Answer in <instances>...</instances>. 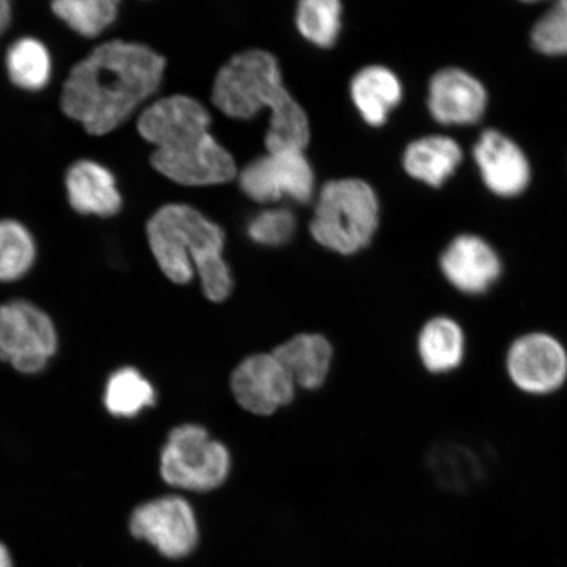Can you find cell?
<instances>
[{
	"instance_id": "1",
	"label": "cell",
	"mask_w": 567,
	"mask_h": 567,
	"mask_svg": "<svg viewBox=\"0 0 567 567\" xmlns=\"http://www.w3.org/2000/svg\"><path fill=\"white\" fill-rule=\"evenodd\" d=\"M166 61L134 42L110 41L70 71L61 109L94 136L115 131L161 86Z\"/></svg>"
},
{
	"instance_id": "2",
	"label": "cell",
	"mask_w": 567,
	"mask_h": 567,
	"mask_svg": "<svg viewBox=\"0 0 567 567\" xmlns=\"http://www.w3.org/2000/svg\"><path fill=\"white\" fill-rule=\"evenodd\" d=\"M210 116L193 97L161 99L142 113L138 132L155 146L152 165L183 186H215L233 179L236 162L209 131Z\"/></svg>"
},
{
	"instance_id": "3",
	"label": "cell",
	"mask_w": 567,
	"mask_h": 567,
	"mask_svg": "<svg viewBox=\"0 0 567 567\" xmlns=\"http://www.w3.org/2000/svg\"><path fill=\"white\" fill-rule=\"evenodd\" d=\"M148 247L155 264L176 286L200 280L212 302H224L233 293L234 279L225 259V233L186 204H167L148 219Z\"/></svg>"
},
{
	"instance_id": "4",
	"label": "cell",
	"mask_w": 567,
	"mask_h": 567,
	"mask_svg": "<svg viewBox=\"0 0 567 567\" xmlns=\"http://www.w3.org/2000/svg\"><path fill=\"white\" fill-rule=\"evenodd\" d=\"M213 102L226 116L248 120L271 111L268 152L302 151L310 137L307 113L281 82L279 63L264 51L240 53L219 70Z\"/></svg>"
},
{
	"instance_id": "5",
	"label": "cell",
	"mask_w": 567,
	"mask_h": 567,
	"mask_svg": "<svg viewBox=\"0 0 567 567\" xmlns=\"http://www.w3.org/2000/svg\"><path fill=\"white\" fill-rule=\"evenodd\" d=\"M379 223L380 205L370 184L334 181L318 196L310 234L326 250L352 257L372 244Z\"/></svg>"
},
{
	"instance_id": "6",
	"label": "cell",
	"mask_w": 567,
	"mask_h": 567,
	"mask_svg": "<svg viewBox=\"0 0 567 567\" xmlns=\"http://www.w3.org/2000/svg\"><path fill=\"white\" fill-rule=\"evenodd\" d=\"M233 457L228 445L197 423H183L169 431L159 455L165 484L181 494H210L229 481Z\"/></svg>"
},
{
	"instance_id": "7",
	"label": "cell",
	"mask_w": 567,
	"mask_h": 567,
	"mask_svg": "<svg viewBox=\"0 0 567 567\" xmlns=\"http://www.w3.org/2000/svg\"><path fill=\"white\" fill-rule=\"evenodd\" d=\"M130 527L134 537L173 561L193 557L203 540L200 517L193 503L181 493L142 503L134 509Z\"/></svg>"
},
{
	"instance_id": "8",
	"label": "cell",
	"mask_w": 567,
	"mask_h": 567,
	"mask_svg": "<svg viewBox=\"0 0 567 567\" xmlns=\"http://www.w3.org/2000/svg\"><path fill=\"white\" fill-rule=\"evenodd\" d=\"M56 350L59 332L47 311L27 300L0 303V361L21 374H38Z\"/></svg>"
},
{
	"instance_id": "9",
	"label": "cell",
	"mask_w": 567,
	"mask_h": 567,
	"mask_svg": "<svg viewBox=\"0 0 567 567\" xmlns=\"http://www.w3.org/2000/svg\"><path fill=\"white\" fill-rule=\"evenodd\" d=\"M505 370L508 381L523 394H556L567 384L566 346L548 331L524 332L508 344Z\"/></svg>"
},
{
	"instance_id": "10",
	"label": "cell",
	"mask_w": 567,
	"mask_h": 567,
	"mask_svg": "<svg viewBox=\"0 0 567 567\" xmlns=\"http://www.w3.org/2000/svg\"><path fill=\"white\" fill-rule=\"evenodd\" d=\"M240 188L260 204L288 198L308 204L315 195V173L302 151L268 152L246 166L239 177Z\"/></svg>"
},
{
	"instance_id": "11",
	"label": "cell",
	"mask_w": 567,
	"mask_h": 567,
	"mask_svg": "<svg viewBox=\"0 0 567 567\" xmlns=\"http://www.w3.org/2000/svg\"><path fill=\"white\" fill-rule=\"evenodd\" d=\"M230 389L247 413L268 416L295 401L297 386L272 352H261L240 361L231 373Z\"/></svg>"
},
{
	"instance_id": "12",
	"label": "cell",
	"mask_w": 567,
	"mask_h": 567,
	"mask_svg": "<svg viewBox=\"0 0 567 567\" xmlns=\"http://www.w3.org/2000/svg\"><path fill=\"white\" fill-rule=\"evenodd\" d=\"M439 269L460 295L484 296L502 279L505 266L498 251L476 234H460L443 248Z\"/></svg>"
},
{
	"instance_id": "13",
	"label": "cell",
	"mask_w": 567,
	"mask_h": 567,
	"mask_svg": "<svg viewBox=\"0 0 567 567\" xmlns=\"http://www.w3.org/2000/svg\"><path fill=\"white\" fill-rule=\"evenodd\" d=\"M487 95L476 78L460 69H444L430 83L429 109L444 125L477 123L484 115Z\"/></svg>"
},
{
	"instance_id": "14",
	"label": "cell",
	"mask_w": 567,
	"mask_h": 567,
	"mask_svg": "<svg viewBox=\"0 0 567 567\" xmlns=\"http://www.w3.org/2000/svg\"><path fill=\"white\" fill-rule=\"evenodd\" d=\"M486 187L501 197H515L524 193L530 177L526 155L514 142L496 131L482 133L474 146Z\"/></svg>"
},
{
	"instance_id": "15",
	"label": "cell",
	"mask_w": 567,
	"mask_h": 567,
	"mask_svg": "<svg viewBox=\"0 0 567 567\" xmlns=\"http://www.w3.org/2000/svg\"><path fill=\"white\" fill-rule=\"evenodd\" d=\"M71 208L83 216L113 217L123 207L115 175L94 161H80L65 179Z\"/></svg>"
},
{
	"instance_id": "16",
	"label": "cell",
	"mask_w": 567,
	"mask_h": 567,
	"mask_svg": "<svg viewBox=\"0 0 567 567\" xmlns=\"http://www.w3.org/2000/svg\"><path fill=\"white\" fill-rule=\"evenodd\" d=\"M297 389L318 390L328 380L334 349L330 340L317 332H302L272 351Z\"/></svg>"
},
{
	"instance_id": "17",
	"label": "cell",
	"mask_w": 567,
	"mask_h": 567,
	"mask_svg": "<svg viewBox=\"0 0 567 567\" xmlns=\"http://www.w3.org/2000/svg\"><path fill=\"white\" fill-rule=\"evenodd\" d=\"M467 350L466 332L456 318L431 317L416 337L417 358L425 371L450 374L463 367Z\"/></svg>"
},
{
	"instance_id": "18",
	"label": "cell",
	"mask_w": 567,
	"mask_h": 567,
	"mask_svg": "<svg viewBox=\"0 0 567 567\" xmlns=\"http://www.w3.org/2000/svg\"><path fill=\"white\" fill-rule=\"evenodd\" d=\"M351 97L368 125L382 126L401 103L402 84L399 76L384 66L365 68L351 82Z\"/></svg>"
},
{
	"instance_id": "19",
	"label": "cell",
	"mask_w": 567,
	"mask_h": 567,
	"mask_svg": "<svg viewBox=\"0 0 567 567\" xmlns=\"http://www.w3.org/2000/svg\"><path fill=\"white\" fill-rule=\"evenodd\" d=\"M463 153L457 142L445 136H429L413 142L403 155V167L414 179L441 187L456 172Z\"/></svg>"
},
{
	"instance_id": "20",
	"label": "cell",
	"mask_w": 567,
	"mask_h": 567,
	"mask_svg": "<svg viewBox=\"0 0 567 567\" xmlns=\"http://www.w3.org/2000/svg\"><path fill=\"white\" fill-rule=\"evenodd\" d=\"M429 467L439 485L453 493H466L484 480V464L464 444H436L429 453Z\"/></svg>"
},
{
	"instance_id": "21",
	"label": "cell",
	"mask_w": 567,
	"mask_h": 567,
	"mask_svg": "<svg viewBox=\"0 0 567 567\" xmlns=\"http://www.w3.org/2000/svg\"><path fill=\"white\" fill-rule=\"evenodd\" d=\"M103 400L105 410L112 416L134 420L145 410L155 406L157 392L152 381L137 368L123 367L110 375Z\"/></svg>"
},
{
	"instance_id": "22",
	"label": "cell",
	"mask_w": 567,
	"mask_h": 567,
	"mask_svg": "<svg viewBox=\"0 0 567 567\" xmlns=\"http://www.w3.org/2000/svg\"><path fill=\"white\" fill-rule=\"evenodd\" d=\"M7 74L17 87L38 92L51 82L53 63L48 48L38 39H19L6 54Z\"/></svg>"
},
{
	"instance_id": "23",
	"label": "cell",
	"mask_w": 567,
	"mask_h": 567,
	"mask_svg": "<svg viewBox=\"0 0 567 567\" xmlns=\"http://www.w3.org/2000/svg\"><path fill=\"white\" fill-rule=\"evenodd\" d=\"M120 0H52L54 16L71 31L95 39L115 23Z\"/></svg>"
},
{
	"instance_id": "24",
	"label": "cell",
	"mask_w": 567,
	"mask_h": 567,
	"mask_svg": "<svg viewBox=\"0 0 567 567\" xmlns=\"http://www.w3.org/2000/svg\"><path fill=\"white\" fill-rule=\"evenodd\" d=\"M38 247L32 233L16 219H0V282H16L31 271Z\"/></svg>"
},
{
	"instance_id": "25",
	"label": "cell",
	"mask_w": 567,
	"mask_h": 567,
	"mask_svg": "<svg viewBox=\"0 0 567 567\" xmlns=\"http://www.w3.org/2000/svg\"><path fill=\"white\" fill-rule=\"evenodd\" d=\"M342 10L340 0H299L296 10L297 30L310 44L331 48L342 30Z\"/></svg>"
},
{
	"instance_id": "26",
	"label": "cell",
	"mask_w": 567,
	"mask_h": 567,
	"mask_svg": "<svg viewBox=\"0 0 567 567\" xmlns=\"http://www.w3.org/2000/svg\"><path fill=\"white\" fill-rule=\"evenodd\" d=\"M297 219L293 212L286 208H269L255 213L246 224V236L252 244L276 248L293 239Z\"/></svg>"
},
{
	"instance_id": "27",
	"label": "cell",
	"mask_w": 567,
	"mask_h": 567,
	"mask_svg": "<svg viewBox=\"0 0 567 567\" xmlns=\"http://www.w3.org/2000/svg\"><path fill=\"white\" fill-rule=\"evenodd\" d=\"M536 51L547 55L567 54V0H557L537 21L530 34Z\"/></svg>"
},
{
	"instance_id": "28",
	"label": "cell",
	"mask_w": 567,
	"mask_h": 567,
	"mask_svg": "<svg viewBox=\"0 0 567 567\" xmlns=\"http://www.w3.org/2000/svg\"><path fill=\"white\" fill-rule=\"evenodd\" d=\"M12 19L11 0H0V34L7 31Z\"/></svg>"
},
{
	"instance_id": "29",
	"label": "cell",
	"mask_w": 567,
	"mask_h": 567,
	"mask_svg": "<svg viewBox=\"0 0 567 567\" xmlns=\"http://www.w3.org/2000/svg\"><path fill=\"white\" fill-rule=\"evenodd\" d=\"M0 567H12L10 553L2 543H0Z\"/></svg>"
},
{
	"instance_id": "30",
	"label": "cell",
	"mask_w": 567,
	"mask_h": 567,
	"mask_svg": "<svg viewBox=\"0 0 567 567\" xmlns=\"http://www.w3.org/2000/svg\"><path fill=\"white\" fill-rule=\"evenodd\" d=\"M522 2H538V0H522Z\"/></svg>"
}]
</instances>
